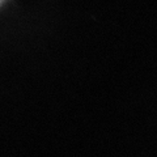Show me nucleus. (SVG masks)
<instances>
[{"label":"nucleus","instance_id":"f257e3e1","mask_svg":"<svg viewBox=\"0 0 157 157\" xmlns=\"http://www.w3.org/2000/svg\"><path fill=\"white\" fill-rule=\"evenodd\" d=\"M0 2H2V0H0Z\"/></svg>","mask_w":157,"mask_h":157}]
</instances>
